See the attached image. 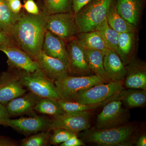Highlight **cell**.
Returning <instances> with one entry per match:
<instances>
[{"mask_svg":"<svg viewBox=\"0 0 146 146\" xmlns=\"http://www.w3.org/2000/svg\"><path fill=\"white\" fill-rule=\"evenodd\" d=\"M9 8L13 13L18 14L21 12L23 5L20 0H6Z\"/></svg>","mask_w":146,"mask_h":146,"instance_id":"obj_35","label":"cell"},{"mask_svg":"<svg viewBox=\"0 0 146 146\" xmlns=\"http://www.w3.org/2000/svg\"><path fill=\"white\" fill-rule=\"evenodd\" d=\"M27 91L15 68H8L7 71L0 74V102L6 106Z\"/></svg>","mask_w":146,"mask_h":146,"instance_id":"obj_9","label":"cell"},{"mask_svg":"<svg viewBox=\"0 0 146 146\" xmlns=\"http://www.w3.org/2000/svg\"><path fill=\"white\" fill-rule=\"evenodd\" d=\"M36 61L39 69L54 82L70 75L68 67L65 63L59 59L47 55L43 51Z\"/></svg>","mask_w":146,"mask_h":146,"instance_id":"obj_14","label":"cell"},{"mask_svg":"<svg viewBox=\"0 0 146 146\" xmlns=\"http://www.w3.org/2000/svg\"><path fill=\"white\" fill-rule=\"evenodd\" d=\"M68 42L66 47L69 56V74L79 76L90 75L91 71L84 48L76 38Z\"/></svg>","mask_w":146,"mask_h":146,"instance_id":"obj_12","label":"cell"},{"mask_svg":"<svg viewBox=\"0 0 146 146\" xmlns=\"http://www.w3.org/2000/svg\"><path fill=\"white\" fill-rule=\"evenodd\" d=\"M34 110L35 112L52 117L65 114L58 100L50 98H42L37 102Z\"/></svg>","mask_w":146,"mask_h":146,"instance_id":"obj_27","label":"cell"},{"mask_svg":"<svg viewBox=\"0 0 146 146\" xmlns=\"http://www.w3.org/2000/svg\"><path fill=\"white\" fill-rule=\"evenodd\" d=\"M91 0H72L74 14L78 13L82 7L86 5Z\"/></svg>","mask_w":146,"mask_h":146,"instance_id":"obj_37","label":"cell"},{"mask_svg":"<svg viewBox=\"0 0 146 146\" xmlns=\"http://www.w3.org/2000/svg\"><path fill=\"white\" fill-rule=\"evenodd\" d=\"M136 145L137 146H146V135H142L139 137L136 142Z\"/></svg>","mask_w":146,"mask_h":146,"instance_id":"obj_39","label":"cell"},{"mask_svg":"<svg viewBox=\"0 0 146 146\" xmlns=\"http://www.w3.org/2000/svg\"><path fill=\"white\" fill-rule=\"evenodd\" d=\"M0 51L4 53L8 57L7 62L8 68H14L31 72L39 68L37 61L18 47L0 46Z\"/></svg>","mask_w":146,"mask_h":146,"instance_id":"obj_13","label":"cell"},{"mask_svg":"<svg viewBox=\"0 0 146 146\" xmlns=\"http://www.w3.org/2000/svg\"><path fill=\"white\" fill-rule=\"evenodd\" d=\"M52 119L45 116L35 115L29 117L6 120L3 125L10 127L26 136L44 131L50 130Z\"/></svg>","mask_w":146,"mask_h":146,"instance_id":"obj_11","label":"cell"},{"mask_svg":"<svg viewBox=\"0 0 146 146\" xmlns=\"http://www.w3.org/2000/svg\"><path fill=\"white\" fill-rule=\"evenodd\" d=\"M15 69L24 86L30 92L41 98L61 99L54 82L39 68L32 72Z\"/></svg>","mask_w":146,"mask_h":146,"instance_id":"obj_4","label":"cell"},{"mask_svg":"<svg viewBox=\"0 0 146 146\" xmlns=\"http://www.w3.org/2000/svg\"><path fill=\"white\" fill-rule=\"evenodd\" d=\"M101 35L104 42L110 50L117 52L119 33L114 30L108 23L106 18L96 29Z\"/></svg>","mask_w":146,"mask_h":146,"instance_id":"obj_28","label":"cell"},{"mask_svg":"<svg viewBox=\"0 0 146 146\" xmlns=\"http://www.w3.org/2000/svg\"><path fill=\"white\" fill-rule=\"evenodd\" d=\"M27 13L33 15H38L40 13L39 8L34 0H27L23 5Z\"/></svg>","mask_w":146,"mask_h":146,"instance_id":"obj_32","label":"cell"},{"mask_svg":"<svg viewBox=\"0 0 146 146\" xmlns=\"http://www.w3.org/2000/svg\"><path fill=\"white\" fill-rule=\"evenodd\" d=\"M85 144L82 139H79L77 135H74L67 141L60 144V146H84Z\"/></svg>","mask_w":146,"mask_h":146,"instance_id":"obj_34","label":"cell"},{"mask_svg":"<svg viewBox=\"0 0 146 146\" xmlns=\"http://www.w3.org/2000/svg\"><path fill=\"white\" fill-rule=\"evenodd\" d=\"M141 7L140 0H117L116 5V9L120 16L135 27L140 17Z\"/></svg>","mask_w":146,"mask_h":146,"instance_id":"obj_19","label":"cell"},{"mask_svg":"<svg viewBox=\"0 0 146 146\" xmlns=\"http://www.w3.org/2000/svg\"><path fill=\"white\" fill-rule=\"evenodd\" d=\"M125 86L128 89H146V70L145 63L133 61L126 66Z\"/></svg>","mask_w":146,"mask_h":146,"instance_id":"obj_18","label":"cell"},{"mask_svg":"<svg viewBox=\"0 0 146 146\" xmlns=\"http://www.w3.org/2000/svg\"><path fill=\"white\" fill-rule=\"evenodd\" d=\"M135 32L122 33L119 35L117 48L116 52L125 65L129 61L134 44Z\"/></svg>","mask_w":146,"mask_h":146,"instance_id":"obj_25","label":"cell"},{"mask_svg":"<svg viewBox=\"0 0 146 146\" xmlns=\"http://www.w3.org/2000/svg\"><path fill=\"white\" fill-rule=\"evenodd\" d=\"M119 99L122 100L128 107L144 106L146 103V90L141 89H123L119 95Z\"/></svg>","mask_w":146,"mask_h":146,"instance_id":"obj_22","label":"cell"},{"mask_svg":"<svg viewBox=\"0 0 146 146\" xmlns=\"http://www.w3.org/2000/svg\"><path fill=\"white\" fill-rule=\"evenodd\" d=\"M128 119V112L122 107V102L118 96L105 105L97 117L96 127L104 129L119 127L125 125Z\"/></svg>","mask_w":146,"mask_h":146,"instance_id":"obj_7","label":"cell"},{"mask_svg":"<svg viewBox=\"0 0 146 146\" xmlns=\"http://www.w3.org/2000/svg\"><path fill=\"white\" fill-rule=\"evenodd\" d=\"M0 46H15L13 39L9 35L0 28Z\"/></svg>","mask_w":146,"mask_h":146,"instance_id":"obj_33","label":"cell"},{"mask_svg":"<svg viewBox=\"0 0 146 146\" xmlns=\"http://www.w3.org/2000/svg\"><path fill=\"white\" fill-rule=\"evenodd\" d=\"M41 98L30 91L11 100L7 104V108L11 117L25 115L35 116L34 108Z\"/></svg>","mask_w":146,"mask_h":146,"instance_id":"obj_15","label":"cell"},{"mask_svg":"<svg viewBox=\"0 0 146 146\" xmlns=\"http://www.w3.org/2000/svg\"><path fill=\"white\" fill-rule=\"evenodd\" d=\"M45 11L48 15L71 13V0H44Z\"/></svg>","mask_w":146,"mask_h":146,"instance_id":"obj_29","label":"cell"},{"mask_svg":"<svg viewBox=\"0 0 146 146\" xmlns=\"http://www.w3.org/2000/svg\"><path fill=\"white\" fill-rule=\"evenodd\" d=\"M83 48L89 69L91 72L100 78L104 83L112 82L108 77L105 72L104 67V54L97 50Z\"/></svg>","mask_w":146,"mask_h":146,"instance_id":"obj_21","label":"cell"},{"mask_svg":"<svg viewBox=\"0 0 146 146\" xmlns=\"http://www.w3.org/2000/svg\"><path fill=\"white\" fill-rule=\"evenodd\" d=\"M76 39L83 48L99 51L104 55L110 50L97 31L78 33Z\"/></svg>","mask_w":146,"mask_h":146,"instance_id":"obj_20","label":"cell"},{"mask_svg":"<svg viewBox=\"0 0 146 146\" xmlns=\"http://www.w3.org/2000/svg\"><path fill=\"white\" fill-rule=\"evenodd\" d=\"M123 89L121 82L100 84L80 91L73 101L84 104L99 103L117 96Z\"/></svg>","mask_w":146,"mask_h":146,"instance_id":"obj_6","label":"cell"},{"mask_svg":"<svg viewBox=\"0 0 146 146\" xmlns=\"http://www.w3.org/2000/svg\"><path fill=\"white\" fill-rule=\"evenodd\" d=\"M133 130L132 126L126 125L108 129L89 128L83 131L81 133V137L83 141L98 145L120 146L123 142L130 139Z\"/></svg>","mask_w":146,"mask_h":146,"instance_id":"obj_3","label":"cell"},{"mask_svg":"<svg viewBox=\"0 0 146 146\" xmlns=\"http://www.w3.org/2000/svg\"><path fill=\"white\" fill-rule=\"evenodd\" d=\"M49 15L44 12L35 15L21 11L11 33L16 46L36 61L42 53Z\"/></svg>","mask_w":146,"mask_h":146,"instance_id":"obj_1","label":"cell"},{"mask_svg":"<svg viewBox=\"0 0 146 146\" xmlns=\"http://www.w3.org/2000/svg\"><path fill=\"white\" fill-rule=\"evenodd\" d=\"M20 144L17 141L5 136H0V146H18Z\"/></svg>","mask_w":146,"mask_h":146,"instance_id":"obj_38","label":"cell"},{"mask_svg":"<svg viewBox=\"0 0 146 146\" xmlns=\"http://www.w3.org/2000/svg\"><path fill=\"white\" fill-rule=\"evenodd\" d=\"M106 18L110 26L118 33L135 32L136 31L135 27L129 23L120 16L116 9L115 3L110 6Z\"/></svg>","mask_w":146,"mask_h":146,"instance_id":"obj_23","label":"cell"},{"mask_svg":"<svg viewBox=\"0 0 146 146\" xmlns=\"http://www.w3.org/2000/svg\"><path fill=\"white\" fill-rule=\"evenodd\" d=\"M19 15L11 11L6 0H0V28L11 36Z\"/></svg>","mask_w":146,"mask_h":146,"instance_id":"obj_26","label":"cell"},{"mask_svg":"<svg viewBox=\"0 0 146 146\" xmlns=\"http://www.w3.org/2000/svg\"><path fill=\"white\" fill-rule=\"evenodd\" d=\"M10 117L6 106L0 102V125H3L4 123Z\"/></svg>","mask_w":146,"mask_h":146,"instance_id":"obj_36","label":"cell"},{"mask_svg":"<svg viewBox=\"0 0 146 146\" xmlns=\"http://www.w3.org/2000/svg\"><path fill=\"white\" fill-rule=\"evenodd\" d=\"M89 112L66 114L53 117L50 130L61 128L76 133L88 129L91 127Z\"/></svg>","mask_w":146,"mask_h":146,"instance_id":"obj_10","label":"cell"},{"mask_svg":"<svg viewBox=\"0 0 146 146\" xmlns=\"http://www.w3.org/2000/svg\"><path fill=\"white\" fill-rule=\"evenodd\" d=\"M49 138V144L58 145L64 143L74 135L77 133H74L66 129L61 128L55 129L52 130Z\"/></svg>","mask_w":146,"mask_h":146,"instance_id":"obj_31","label":"cell"},{"mask_svg":"<svg viewBox=\"0 0 146 146\" xmlns=\"http://www.w3.org/2000/svg\"><path fill=\"white\" fill-rule=\"evenodd\" d=\"M61 99L73 101L80 91L100 84L104 83L96 75L68 76L60 81L54 82Z\"/></svg>","mask_w":146,"mask_h":146,"instance_id":"obj_5","label":"cell"},{"mask_svg":"<svg viewBox=\"0 0 146 146\" xmlns=\"http://www.w3.org/2000/svg\"><path fill=\"white\" fill-rule=\"evenodd\" d=\"M50 130L40 131L24 138L21 141L20 145L22 146H46L49 144L51 135Z\"/></svg>","mask_w":146,"mask_h":146,"instance_id":"obj_30","label":"cell"},{"mask_svg":"<svg viewBox=\"0 0 146 146\" xmlns=\"http://www.w3.org/2000/svg\"><path fill=\"white\" fill-rule=\"evenodd\" d=\"M42 51L49 56L59 59L68 68L69 56L65 41L48 31L45 33Z\"/></svg>","mask_w":146,"mask_h":146,"instance_id":"obj_16","label":"cell"},{"mask_svg":"<svg viewBox=\"0 0 146 146\" xmlns=\"http://www.w3.org/2000/svg\"><path fill=\"white\" fill-rule=\"evenodd\" d=\"M118 95L117 96L113 97L104 102L94 104H82L77 102L62 99L58 100V102L65 113L75 114L84 112H89L90 110L104 106L112 100L118 98Z\"/></svg>","mask_w":146,"mask_h":146,"instance_id":"obj_24","label":"cell"},{"mask_svg":"<svg viewBox=\"0 0 146 146\" xmlns=\"http://www.w3.org/2000/svg\"><path fill=\"white\" fill-rule=\"evenodd\" d=\"M117 52L110 50L105 55L104 67L106 75L111 81L121 82L126 75L125 65Z\"/></svg>","mask_w":146,"mask_h":146,"instance_id":"obj_17","label":"cell"},{"mask_svg":"<svg viewBox=\"0 0 146 146\" xmlns=\"http://www.w3.org/2000/svg\"><path fill=\"white\" fill-rule=\"evenodd\" d=\"M115 0H91L74 15L78 33L96 31L106 18L110 6Z\"/></svg>","mask_w":146,"mask_h":146,"instance_id":"obj_2","label":"cell"},{"mask_svg":"<svg viewBox=\"0 0 146 146\" xmlns=\"http://www.w3.org/2000/svg\"><path fill=\"white\" fill-rule=\"evenodd\" d=\"M46 27L47 31L64 41H69L75 38L74 36L78 33L74 15L71 13L49 15Z\"/></svg>","mask_w":146,"mask_h":146,"instance_id":"obj_8","label":"cell"}]
</instances>
